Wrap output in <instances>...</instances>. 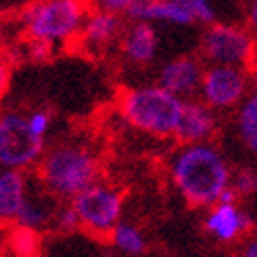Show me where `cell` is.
Returning <instances> with one entry per match:
<instances>
[{
  "mask_svg": "<svg viewBox=\"0 0 257 257\" xmlns=\"http://www.w3.org/2000/svg\"><path fill=\"white\" fill-rule=\"evenodd\" d=\"M44 155V138L38 136L19 111L0 113V168L28 170L40 163Z\"/></svg>",
  "mask_w": 257,
  "mask_h": 257,
  "instance_id": "8992f818",
  "label": "cell"
},
{
  "mask_svg": "<svg viewBox=\"0 0 257 257\" xmlns=\"http://www.w3.org/2000/svg\"><path fill=\"white\" fill-rule=\"evenodd\" d=\"M28 121H30V127L38 134V136H46L48 127H50V117L46 111H34L28 115Z\"/></svg>",
  "mask_w": 257,
  "mask_h": 257,
  "instance_id": "603a6c76",
  "label": "cell"
},
{
  "mask_svg": "<svg viewBox=\"0 0 257 257\" xmlns=\"http://www.w3.org/2000/svg\"><path fill=\"white\" fill-rule=\"evenodd\" d=\"M0 38H3V30H0Z\"/></svg>",
  "mask_w": 257,
  "mask_h": 257,
  "instance_id": "4316f807",
  "label": "cell"
},
{
  "mask_svg": "<svg viewBox=\"0 0 257 257\" xmlns=\"http://www.w3.org/2000/svg\"><path fill=\"white\" fill-rule=\"evenodd\" d=\"M121 48L123 55L132 63L145 65V63L153 61L157 53V34L153 30V25L149 21H136L134 25H130L123 34Z\"/></svg>",
  "mask_w": 257,
  "mask_h": 257,
  "instance_id": "5bb4252c",
  "label": "cell"
},
{
  "mask_svg": "<svg viewBox=\"0 0 257 257\" xmlns=\"http://www.w3.org/2000/svg\"><path fill=\"white\" fill-rule=\"evenodd\" d=\"M73 209L78 211L80 224L88 234L96 238H109L113 228L121 222L123 195L121 190L107 182H94L71 199Z\"/></svg>",
  "mask_w": 257,
  "mask_h": 257,
  "instance_id": "5b68a950",
  "label": "cell"
},
{
  "mask_svg": "<svg viewBox=\"0 0 257 257\" xmlns=\"http://www.w3.org/2000/svg\"><path fill=\"white\" fill-rule=\"evenodd\" d=\"M55 213L57 209L53 207V205L48 203L46 197L42 195H28V201H25L23 209L17 217L19 226H28V228H34V230H42L50 224H55Z\"/></svg>",
  "mask_w": 257,
  "mask_h": 257,
  "instance_id": "e0dca14e",
  "label": "cell"
},
{
  "mask_svg": "<svg viewBox=\"0 0 257 257\" xmlns=\"http://www.w3.org/2000/svg\"><path fill=\"white\" fill-rule=\"evenodd\" d=\"M203 65L195 57H178L170 63H165L159 73V86L170 90L176 96L184 98L201 92L203 84Z\"/></svg>",
  "mask_w": 257,
  "mask_h": 257,
  "instance_id": "8fae6325",
  "label": "cell"
},
{
  "mask_svg": "<svg viewBox=\"0 0 257 257\" xmlns=\"http://www.w3.org/2000/svg\"><path fill=\"white\" fill-rule=\"evenodd\" d=\"M9 80H11V69H9V63L5 59H0V98L5 96L7 88H9Z\"/></svg>",
  "mask_w": 257,
  "mask_h": 257,
  "instance_id": "cb8c5ba5",
  "label": "cell"
},
{
  "mask_svg": "<svg viewBox=\"0 0 257 257\" xmlns=\"http://www.w3.org/2000/svg\"><path fill=\"white\" fill-rule=\"evenodd\" d=\"M203 226L215 240L234 242L249 232L253 220L236 203H215L213 207H209V213L205 215Z\"/></svg>",
  "mask_w": 257,
  "mask_h": 257,
  "instance_id": "9c48e42d",
  "label": "cell"
},
{
  "mask_svg": "<svg viewBox=\"0 0 257 257\" xmlns=\"http://www.w3.org/2000/svg\"><path fill=\"white\" fill-rule=\"evenodd\" d=\"M247 92V75L232 65H211L203 75L201 96L211 109H230Z\"/></svg>",
  "mask_w": 257,
  "mask_h": 257,
  "instance_id": "ba28073f",
  "label": "cell"
},
{
  "mask_svg": "<svg viewBox=\"0 0 257 257\" xmlns=\"http://www.w3.org/2000/svg\"><path fill=\"white\" fill-rule=\"evenodd\" d=\"M238 257H257V236H251L245 240Z\"/></svg>",
  "mask_w": 257,
  "mask_h": 257,
  "instance_id": "d4e9b609",
  "label": "cell"
},
{
  "mask_svg": "<svg viewBox=\"0 0 257 257\" xmlns=\"http://www.w3.org/2000/svg\"><path fill=\"white\" fill-rule=\"evenodd\" d=\"M236 127L245 147L257 155V90L240 105L236 115Z\"/></svg>",
  "mask_w": 257,
  "mask_h": 257,
  "instance_id": "d6986e66",
  "label": "cell"
},
{
  "mask_svg": "<svg viewBox=\"0 0 257 257\" xmlns=\"http://www.w3.org/2000/svg\"><path fill=\"white\" fill-rule=\"evenodd\" d=\"M30 195V184L23 170L0 172V222L15 224Z\"/></svg>",
  "mask_w": 257,
  "mask_h": 257,
  "instance_id": "7c38bea8",
  "label": "cell"
},
{
  "mask_svg": "<svg viewBox=\"0 0 257 257\" xmlns=\"http://www.w3.org/2000/svg\"><path fill=\"white\" fill-rule=\"evenodd\" d=\"M125 13L136 21H168L176 25L195 21V17L176 0H134Z\"/></svg>",
  "mask_w": 257,
  "mask_h": 257,
  "instance_id": "4fadbf2b",
  "label": "cell"
},
{
  "mask_svg": "<svg viewBox=\"0 0 257 257\" xmlns=\"http://www.w3.org/2000/svg\"><path fill=\"white\" fill-rule=\"evenodd\" d=\"M109 242L115 251H119L125 257H140L147 253V238L143 230L130 222H119L109 234Z\"/></svg>",
  "mask_w": 257,
  "mask_h": 257,
  "instance_id": "2e32d148",
  "label": "cell"
},
{
  "mask_svg": "<svg viewBox=\"0 0 257 257\" xmlns=\"http://www.w3.org/2000/svg\"><path fill=\"white\" fill-rule=\"evenodd\" d=\"M170 176L192 207H213L232 182L228 161L209 143L184 145L170 159Z\"/></svg>",
  "mask_w": 257,
  "mask_h": 257,
  "instance_id": "6da1fadb",
  "label": "cell"
},
{
  "mask_svg": "<svg viewBox=\"0 0 257 257\" xmlns=\"http://www.w3.org/2000/svg\"><path fill=\"white\" fill-rule=\"evenodd\" d=\"M178 5H182L195 21H205V23H211L215 19V11L211 9V0H176Z\"/></svg>",
  "mask_w": 257,
  "mask_h": 257,
  "instance_id": "ffe728a7",
  "label": "cell"
},
{
  "mask_svg": "<svg viewBox=\"0 0 257 257\" xmlns=\"http://www.w3.org/2000/svg\"><path fill=\"white\" fill-rule=\"evenodd\" d=\"M119 32V19L117 13L111 11H96L90 13L84 21V28L80 32V42L86 48L98 50L102 46H107Z\"/></svg>",
  "mask_w": 257,
  "mask_h": 257,
  "instance_id": "9a60e30c",
  "label": "cell"
},
{
  "mask_svg": "<svg viewBox=\"0 0 257 257\" xmlns=\"http://www.w3.org/2000/svg\"><path fill=\"white\" fill-rule=\"evenodd\" d=\"M7 249L13 257H40L42 253L40 230L15 224L7 234Z\"/></svg>",
  "mask_w": 257,
  "mask_h": 257,
  "instance_id": "ac0fdd59",
  "label": "cell"
},
{
  "mask_svg": "<svg viewBox=\"0 0 257 257\" xmlns=\"http://www.w3.org/2000/svg\"><path fill=\"white\" fill-rule=\"evenodd\" d=\"M230 186L236 190L238 197H247V195H251V192H257V172L253 174L249 170H242V172L234 174Z\"/></svg>",
  "mask_w": 257,
  "mask_h": 257,
  "instance_id": "7402d4cb",
  "label": "cell"
},
{
  "mask_svg": "<svg viewBox=\"0 0 257 257\" xmlns=\"http://www.w3.org/2000/svg\"><path fill=\"white\" fill-rule=\"evenodd\" d=\"M88 17V0H38L21 13V28L36 42H67L80 36Z\"/></svg>",
  "mask_w": 257,
  "mask_h": 257,
  "instance_id": "277c9868",
  "label": "cell"
},
{
  "mask_svg": "<svg viewBox=\"0 0 257 257\" xmlns=\"http://www.w3.org/2000/svg\"><path fill=\"white\" fill-rule=\"evenodd\" d=\"M55 226H57L59 230H63V232H71V230L82 228L80 217H78V211L73 209L71 201H69L67 205H61V207L57 209V213H55Z\"/></svg>",
  "mask_w": 257,
  "mask_h": 257,
  "instance_id": "44dd1931",
  "label": "cell"
},
{
  "mask_svg": "<svg viewBox=\"0 0 257 257\" xmlns=\"http://www.w3.org/2000/svg\"><path fill=\"white\" fill-rule=\"evenodd\" d=\"M249 25L253 34L257 36V0H251V7H249Z\"/></svg>",
  "mask_w": 257,
  "mask_h": 257,
  "instance_id": "484cf974",
  "label": "cell"
},
{
  "mask_svg": "<svg viewBox=\"0 0 257 257\" xmlns=\"http://www.w3.org/2000/svg\"><path fill=\"white\" fill-rule=\"evenodd\" d=\"M38 178L50 197L71 201L82 190L98 182L100 159L80 143H63L46 151L38 163Z\"/></svg>",
  "mask_w": 257,
  "mask_h": 257,
  "instance_id": "7a4b0ae2",
  "label": "cell"
},
{
  "mask_svg": "<svg viewBox=\"0 0 257 257\" xmlns=\"http://www.w3.org/2000/svg\"><path fill=\"white\" fill-rule=\"evenodd\" d=\"M215 127H217L215 113L207 102L186 100L184 107H182V113H180L174 136L182 145L207 143V140L213 136Z\"/></svg>",
  "mask_w": 257,
  "mask_h": 257,
  "instance_id": "30bf717a",
  "label": "cell"
},
{
  "mask_svg": "<svg viewBox=\"0 0 257 257\" xmlns=\"http://www.w3.org/2000/svg\"><path fill=\"white\" fill-rule=\"evenodd\" d=\"M184 100L163 86L130 88L119 96L123 119L153 136H174Z\"/></svg>",
  "mask_w": 257,
  "mask_h": 257,
  "instance_id": "3957f363",
  "label": "cell"
},
{
  "mask_svg": "<svg viewBox=\"0 0 257 257\" xmlns=\"http://www.w3.org/2000/svg\"><path fill=\"white\" fill-rule=\"evenodd\" d=\"M201 50L211 65H247L253 55L251 36L234 25H211L201 40Z\"/></svg>",
  "mask_w": 257,
  "mask_h": 257,
  "instance_id": "52a82bcc",
  "label": "cell"
}]
</instances>
